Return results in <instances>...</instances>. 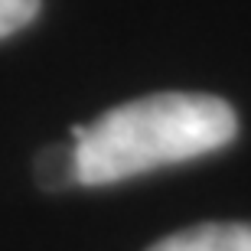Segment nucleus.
Segmentation results:
<instances>
[{"instance_id":"obj_1","label":"nucleus","mask_w":251,"mask_h":251,"mask_svg":"<svg viewBox=\"0 0 251 251\" xmlns=\"http://www.w3.org/2000/svg\"><path fill=\"white\" fill-rule=\"evenodd\" d=\"M238 118L225 98L202 92H160L124 101L92 124H75L82 186H111L160 167L186 163L228 147Z\"/></svg>"},{"instance_id":"obj_2","label":"nucleus","mask_w":251,"mask_h":251,"mask_svg":"<svg viewBox=\"0 0 251 251\" xmlns=\"http://www.w3.org/2000/svg\"><path fill=\"white\" fill-rule=\"evenodd\" d=\"M147 251H251V222H205L173 232Z\"/></svg>"},{"instance_id":"obj_3","label":"nucleus","mask_w":251,"mask_h":251,"mask_svg":"<svg viewBox=\"0 0 251 251\" xmlns=\"http://www.w3.org/2000/svg\"><path fill=\"white\" fill-rule=\"evenodd\" d=\"M36 179H39V186L49 189V193L82 186V179H78V153H75L72 140L69 144H49V147L39 150Z\"/></svg>"},{"instance_id":"obj_4","label":"nucleus","mask_w":251,"mask_h":251,"mask_svg":"<svg viewBox=\"0 0 251 251\" xmlns=\"http://www.w3.org/2000/svg\"><path fill=\"white\" fill-rule=\"evenodd\" d=\"M43 0H0V39L17 33L39 13Z\"/></svg>"}]
</instances>
